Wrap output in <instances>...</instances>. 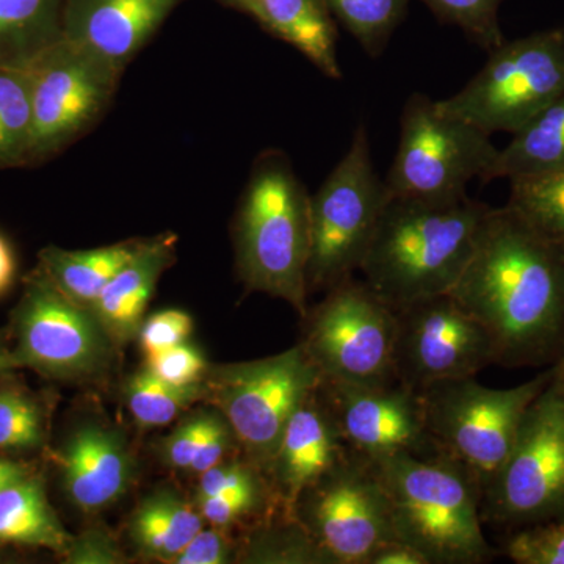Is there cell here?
Segmentation results:
<instances>
[{"instance_id":"23","label":"cell","mask_w":564,"mask_h":564,"mask_svg":"<svg viewBox=\"0 0 564 564\" xmlns=\"http://www.w3.org/2000/svg\"><path fill=\"white\" fill-rule=\"evenodd\" d=\"M144 242L147 239L124 240L95 250H63L47 245L39 252V265L69 299L90 306Z\"/></svg>"},{"instance_id":"20","label":"cell","mask_w":564,"mask_h":564,"mask_svg":"<svg viewBox=\"0 0 564 564\" xmlns=\"http://www.w3.org/2000/svg\"><path fill=\"white\" fill-rule=\"evenodd\" d=\"M176 234L165 232L147 239L143 248L111 278L90 304V311L117 347L139 336L144 311L165 270L176 262Z\"/></svg>"},{"instance_id":"25","label":"cell","mask_w":564,"mask_h":564,"mask_svg":"<svg viewBox=\"0 0 564 564\" xmlns=\"http://www.w3.org/2000/svg\"><path fill=\"white\" fill-rule=\"evenodd\" d=\"M203 529L202 513L173 489L150 494L129 522V533L141 554L163 563H174Z\"/></svg>"},{"instance_id":"7","label":"cell","mask_w":564,"mask_h":564,"mask_svg":"<svg viewBox=\"0 0 564 564\" xmlns=\"http://www.w3.org/2000/svg\"><path fill=\"white\" fill-rule=\"evenodd\" d=\"M388 199L386 182L375 172L366 126H359L350 150L311 196L310 291H329L358 272Z\"/></svg>"},{"instance_id":"12","label":"cell","mask_w":564,"mask_h":564,"mask_svg":"<svg viewBox=\"0 0 564 564\" xmlns=\"http://www.w3.org/2000/svg\"><path fill=\"white\" fill-rule=\"evenodd\" d=\"M25 66L33 117L29 166H35L61 154L101 120L124 70L65 39Z\"/></svg>"},{"instance_id":"45","label":"cell","mask_w":564,"mask_h":564,"mask_svg":"<svg viewBox=\"0 0 564 564\" xmlns=\"http://www.w3.org/2000/svg\"><path fill=\"white\" fill-rule=\"evenodd\" d=\"M0 62L11 63L9 51H7L6 40H3L2 29H0Z\"/></svg>"},{"instance_id":"43","label":"cell","mask_w":564,"mask_h":564,"mask_svg":"<svg viewBox=\"0 0 564 564\" xmlns=\"http://www.w3.org/2000/svg\"><path fill=\"white\" fill-rule=\"evenodd\" d=\"M18 370L17 362L11 352L9 329H0V375Z\"/></svg>"},{"instance_id":"33","label":"cell","mask_w":564,"mask_h":564,"mask_svg":"<svg viewBox=\"0 0 564 564\" xmlns=\"http://www.w3.org/2000/svg\"><path fill=\"white\" fill-rule=\"evenodd\" d=\"M248 556L251 562L333 564L295 516L289 519L288 527L262 530Z\"/></svg>"},{"instance_id":"39","label":"cell","mask_w":564,"mask_h":564,"mask_svg":"<svg viewBox=\"0 0 564 564\" xmlns=\"http://www.w3.org/2000/svg\"><path fill=\"white\" fill-rule=\"evenodd\" d=\"M63 558L65 563L74 564L121 563L122 554L115 541L98 530L73 538Z\"/></svg>"},{"instance_id":"32","label":"cell","mask_w":564,"mask_h":564,"mask_svg":"<svg viewBox=\"0 0 564 564\" xmlns=\"http://www.w3.org/2000/svg\"><path fill=\"white\" fill-rule=\"evenodd\" d=\"M444 24L455 25L473 43L491 52L503 43L499 9L505 0H421Z\"/></svg>"},{"instance_id":"28","label":"cell","mask_w":564,"mask_h":564,"mask_svg":"<svg viewBox=\"0 0 564 564\" xmlns=\"http://www.w3.org/2000/svg\"><path fill=\"white\" fill-rule=\"evenodd\" d=\"M32 129L28 66L0 62V170L29 166Z\"/></svg>"},{"instance_id":"42","label":"cell","mask_w":564,"mask_h":564,"mask_svg":"<svg viewBox=\"0 0 564 564\" xmlns=\"http://www.w3.org/2000/svg\"><path fill=\"white\" fill-rule=\"evenodd\" d=\"M17 256L7 237L0 232V296L6 295L17 280Z\"/></svg>"},{"instance_id":"27","label":"cell","mask_w":564,"mask_h":564,"mask_svg":"<svg viewBox=\"0 0 564 564\" xmlns=\"http://www.w3.org/2000/svg\"><path fill=\"white\" fill-rule=\"evenodd\" d=\"M65 0H0V29L10 62L28 65L62 39Z\"/></svg>"},{"instance_id":"15","label":"cell","mask_w":564,"mask_h":564,"mask_svg":"<svg viewBox=\"0 0 564 564\" xmlns=\"http://www.w3.org/2000/svg\"><path fill=\"white\" fill-rule=\"evenodd\" d=\"M395 311L393 372L399 383L415 392L444 381L477 377L496 362L491 337L451 293Z\"/></svg>"},{"instance_id":"8","label":"cell","mask_w":564,"mask_h":564,"mask_svg":"<svg viewBox=\"0 0 564 564\" xmlns=\"http://www.w3.org/2000/svg\"><path fill=\"white\" fill-rule=\"evenodd\" d=\"M321 384L302 345L258 361L225 364L204 375V399L231 426L247 459L267 474L285 423Z\"/></svg>"},{"instance_id":"5","label":"cell","mask_w":564,"mask_h":564,"mask_svg":"<svg viewBox=\"0 0 564 564\" xmlns=\"http://www.w3.org/2000/svg\"><path fill=\"white\" fill-rule=\"evenodd\" d=\"M554 373L511 389H489L473 378L444 381L421 393L426 433L436 454L454 459L481 494L513 448L530 404Z\"/></svg>"},{"instance_id":"30","label":"cell","mask_w":564,"mask_h":564,"mask_svg":"<svg viewBox=\"0 0 564 564\" xmlns=\"http://www.w3.org/2000/svg\"><path fill=\"white\" fill-rule=\"evenodd\" d=\"M124 399L135 423L143 429H155L174 421L182 411L204 399V388L203 383L184 388L165 383L143 367L126 383Z\"/></svg>"},{"instance_id":"3","label":"cell","mask_w":564,"mask_h":564,"mask_svg":"<svg viewBox=\"0 0 564 564\" xmlns=\"http://www.w3.org/2000/svg\"><path fill=\"white\" fill-rule=\"evenodd\" d=\"M311 195L288 154L261 152L234 221L236 269L247 291L284 300L306 317Z\"/></svg>"},{"instance_id":"34","label":"cell","mask_w":564,"mask_h":564,"mask_svg":"<svg viewBox=\"0 0 564 564\" xmlns=\"http://www.w3.org/2000/svg\"><path fill=\"white\" fill-rule=\"evenodd\" d=\"M507 554L519 564H564V519L516 534Z\"/></svg>"},{"instance_id":"10","label":"cell","mask_w":564,"mask_h":564,"mask_svg":"<svg viewBox=\"0 0 564 564\" xmlns=\"http://www.w3.org/2000/svg\"><path fill=\"white\" fill-rule=\"evenodd\" d=\"M463 90L436 101L441 110L489 135L518 132L564 95V32L505 40Z\"/></svg>"},{"instance_id":"44","label":"cell","mask_w":564,"mask_h":564,"mask_svg":"<svg viewBox=\"0 0 564 564\" xmlns=\"http://www.w3.org/2000/svg\"><path fill=\"white\" fill-rule=\"evenodd\" d=\"M223 2L229 3V6H234L236 9L243 10L245 13H248L252 0H223Z\"/></svg>"},{"instance_id":"16","label":"cell","mask_w":564,"mask_h":564,"mask_svg":"<svg viewBox=\"0 0 564 564\" xmlns=\"http://www.w3.org/2000/svg\"><path fill=\"white\" fill-rule=\"evenodd\" d=\"M321 393L351 454L380 462L399 454H436L429 433L421 393L399 381L380 386L321 381Z\"/></svg>"},{"instance_id":"19","label":"cell","mask_w":564,"mask_h":564,"mask_svg":"<svg viewBox=\"0 0 564 564\" xmlns=\"http://www.w3.org/2000/svg\"><path fill=\"white\" fill-rule=\"evenodd\" d=\"M350 454L317 388L285 423L267 477L285 511L293 514L300 496Z\"/></svg>"},{"instance_id":"35","label":"cell","mask_w":564,"mask_h":564,"mask_svg":"<svg viewBox=\"0 0 564 564\" xmlns=\"http://www.w3.org/2000/svg\"><path fill=\"white\" fill-rule=\"evenodd\" d=\"M144 369L165 383L184 388V386L203 383L209 366L203 352L185 340L169 350L148 356Z\"/></svg>"},{"instance_id":"22","label":"cell","mask_w":564,"mask_h":564,"mask_svg":"<svg viewBox=\"0 0 564 564\" xmlns=\"http://www.w3.org/2000/svg\"><path fill=\"white\" fill-rule=\"evenodd\" d=\"M70 540L52 508L41 467L0 492V549H46L63 558Z\"/></svg>"},{"instance_id":"46","label":"cell","mask_w":564,"mask_h":564,"mask_svg":"<svg viewBox=\"0 0 564 564\" xmlns=\"http://www.w3.org/2000/svg\"><path fill=\"white\" fill-rule=\"evenodd\" d=\"M556 377H558V380L562 381V383L564 386V358H563L562 367H560V372H558V375H556Z\"/></svg>"},{"instance_id":"31","label":"cell","mask_w":564,"mask_h":564,"mask_svg":"<svg viewBox=\"0 0 564 564\" xmlns=\"http://www.w3.org/2000/svg\"><path fill=\"white\" fill-rule=\"evenodd\" d=\"M410 0H325L340 24L370 57L383 54L404 17Z\"/></svg>"},{"instance_id":"9","label":"cell","mask_w":564,"mask_h":564,"mask_svg":"<svg viewBox=\"0 0 564 564\" xmlns=\"http://www.w3.org/2000/svg\"><path fill=\"white\" fill-rule=\"evenodd\" d=\"M497 152L488 132L414 93L403 107L399 150L386 187L391 196L459 198L470 181H485Z\"/></svg>"},{"instance_id":"26","label":"cell","mask_w":564,"mask_h":564,"mask_svg":"<svg viewBox=\"0 0 564 564\" xmlns=\"http://www.w3.org/2000/svg\"><path fill=\"white\" fill-rule=\"evenodd\" d=\"M14 372L0 375V455L33 462L50 451L52 403Z\"/></svg>"},{"instance_id":"17","label":"cell","mask_w":564,"mask_h":564,"mask_svg":"<svg viewBox=\"0 0 564 564\" xmlns=\"http://www.w3.org/2000/svg\"><path fill=\"white\" fill-rule=\"evenodd\" d=\"M51 458L66 499L85 514L118 502L135 473L126 437L99 422L74 426Z\"/></svg>"},{"instance_id":"29","label":"cell","mask_w":564,"mask_h":564,"mask_svg":"<svg viewBox=\"0 0 564 564\" xmlns=\"http://www.w3.org/2000/svg\"><path fill=\"white\" fill-rule=\"evenodd\" d=\"M507 206L564 256V170L511 181Z\"/></svg>"},{"instance_id":"2","label":"cell","mask_w":564,"mask_h":564,"mask_svg":"<svg viewBox=\"0 0 564 564\" xmlns=\"http://www.w3.org/2000/svg\"><path fill=\"white\" fill-rule=\"evenodd\" d=\"M492 207L389 195L359 272L393 310L454 289Z\"/></svg>"},{"instance_id":"38","label":"cell","mask_w":564,"mask_h":564,"mask_svg":"<svg viewBox=\"0 0 564 564\" xmlns=\"http://www.w3.org/2000/svg\"><path fill=\"white\" fill-rule=\"evenodd\" d=\"M232 545L223 529L206 530L196 534L174 560L176 564H223L231 558Z\"/></svg>"},{"instance_id":"1","label":"cell","mask_w":564,"mask_h":564,"mask_svg":"<svg viewBox=\"0 0 564 564\" xmlns=\"http://www.w3.org/2000/svg\"><path fill=\"white\" fill-rule=\"evenodd\" d=\"M448 293L491 337L496 362L541 361L564 336V256L510 206L489 212Z\"/></svg>"},{"instance_id":"13","label":"cell","mask_w":564,"mask_h":564,"mask_svg":"<svg viewBox=\"0 0 564 564\" xmlns=\"http://www.w3.org/2000/svg\"><path fill=\"white\" fill-rule=\"evenodd\" d=\"M484 500L485 514L499 522L538 521L564 510V386L555 375L530 404Z\"/></svg>"},{"instance_id":"18","label":"cell","mask_w":564,"mask_h":564,"mask_svg":"<svg viewBox=\"0 0 564 564\" xmlns=\"http://www.w3.org/2000/svg\"><path fill=\"white\" fill-rule=\"evenodd\" d=\"M184 0H65L62 39L124 70Z\"/></svg>"},{"instance_id":"6","label":"cell","mask_w":564,"mask_h":564,"mask_svg":"<svg viewBox=\"0 0 564 564\" xmlns=\"http://www.w3.org/2000/svg\"><path fill=\"white\" fill-rule=\"evenodd\" d=\"M18 370L29 369L61 383L101 377L113 362L109 334L90 307L74 302L36 263L7 326Z\"/></svg>"},{"instance_id":"36","label":"cell","mask_w":564,"mask_h":564,"mask_svg":"<svg viewBox=\"0 0 564 564\" xmlns=\"http://www.w3.org/2000/svg\"><path fill=\"white\" fill-rule=\"evenodd\" d=\"M214 413L202 411L185 419L169 437L162 441L161 458L166 466L174 470L187 473L188 467L199 447H202L207 430H209Z\"/></svg>"},{"instance_id":"21","label":"cell","mask_w":564,"mask_h":564,"mask_svg":"<svg viewBox=\"0 0 564 564\" xmlns=\"http://www.w3.org/2000/svg\"><path fill=\"white\" fill-rule=\"evenodd\" d=\"M248 14L302 52L329 79H343L336 24L325 0H252Z\"/></svg>"},{"instance_id":"4","label":"cell","mask_w":564,"mask_h":564,"mask_svg":"<svg viewBox=\"0 0 564 564\" xmlns=\"http://www.w3.org/2000/svg\"><path fill=\"white\" fill-rule=\"evenodd\" d=\"M391 508L395 540L430 564H480L494 552L481 529L484 494L474 478L441 454H399L372 462Z\"/></svg>"},{"instance_id":"37","label":"cell","mask_w":564,"mask_h":564,"mask_svg":"<svg viewBox=\"0 0 564 564\" xmlns=\"http://www.w3.org/2000/svg\"><path fill=\"white\" fill-rule=\"evenodd\" d=\"M193 329L191 315L180 310L151 315L140 326L139 344L144 356L158 355L188 340Z\"/></svg>"},{"instance_id":"14","label":"cell","mask_w":564,"mask_h":564,"mask_svg":"<svg viewBox=\"0 0 564 564\" xmlns=\"http://www.w3.org/2000/svg\"><path fill=\"white\" fill-rule=\"evenodd\" d=\"M293 516L333 564H366L380 545L395 540L377 467L355 454L307 488Z\"/></svg>"},{"instance_id":"11","label":"cell","mask_w":564,"mask_h":564,"mask_svg":"<svg viewBox=\"0 0 564 564\" xmlns=\"http://www.w3.org/2000/svg\"><path fill=\"white\" fill-rule=\"evenodd\" d=\"M306 317L310 325L300 345L321 373V381L350 386L397 381V311L366 282L352 278L340 282Z\"/></svg>"},{"instance_id":"41","label":"cell","mask_w":564,"mask_h":564,"mask_svg":"<svg viewBox=\"0 0 564 564\" xmlns=\"http://www.w3.org/2000/svg\"><path fill=\"white\" fill-rule=\"evenodd\" d=\"M36 469H40V466L35 459L29 462V459H17L0 455V492L28 477V475L35 473Z\"/></svg>"},{"instance_id":"24","label":"cell","mask_w":564,"mask_h":564,"mask_svg":"<svg viewBox=\"0 0 564 564\" xmlns=\"http://www.w3.org/2000/svg\"><path fill=\"white\" fill-rule=\"evenodd\" d=\"M564 170V95L513 133L484 182L524 180Z\"/></svg>"},{"instance_id":"40","label":"cell","mask_w":564,"mask_h":564,"mask_svg":"<svg viewBox=\"0 0 564 564\" xmlns=\"http://www.w3.org/2000/svg\"><path fill=\"white\" fill-rule=\"evenodd\" d=\"M366 564H430L422 552L403 541L392 540L380 545Z\"/></svg>"}]
</instances>
